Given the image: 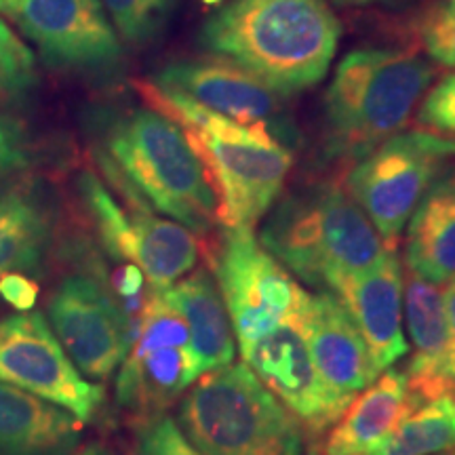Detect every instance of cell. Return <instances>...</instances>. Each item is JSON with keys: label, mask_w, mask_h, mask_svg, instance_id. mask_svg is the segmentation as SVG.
<instances>
[{"label": "cell", "mask_w": 455, "mask_h": 455, "mask_svg": "<svg viewBox=\"0 0 455 455\" xmlns=\"http://www.w3.org/2000/svg\"><path fill=\"white\" fill-rule=\"evenodd\" d=\"M241 355L255 378L315 435L327 430L346 411L323 384L298 323H284L244 346Z\"/></svg>", "instance_id": "4fadbf2b"}, {"label": "cell", "mask_w": 455, "mask_h": 455, "mask_svg": "<svg viewBox=\"0 0 455 455\" xmlns=\"http://www.w3.org/2000/svg\"><path fill=\"white\" fill-rule=\"evenodd\" d=\"M141 422L144 424L138 430V455H201L167 413L152 415Z\"/></svg>", "instance_id": "4316f807"}, {"label": "cell", "mask_w": 455, "mask_h": 455, "mask_svg": "<svg viewBox=\"0 0 455 455\" xmlns=\"http://www.w3.org/2000/svg\"><path fill=\"white\" fill-rule=\"evenodd\" d=\"M106 169L144 201L190 232L218 221L212 178L178 123L156 110L118 114L104 131Z\"/></svg>", "instance_id": "3957f363"}, {"label": "cell", "mask_w": 455, "mask_h": 455, "mask_svg": "<svg viewBox=\"0 0 455 455\" xmlns=\"http://www.w3.org/2000/svg\"><path fill=\"white\" fill-rule=\"evenodd\" d=\"M152 110L178 123L201 156L218 196V220L226 228H253L281 196L291 171L289 148L264 127H243L184 95L140 84Z\"/></svg>", "instance_id": "7a4b0ae2"}, {"label": "cell", "mask_w": 455, "mask_h": 455, "mask_svg": "<svg viewBox=\"0 0 455 455\" xmlns=\"http://www.w3.org/2000/svg\"><path fill=\"white\" fill-rule=\"evenodd\" d=\"M422 403L409 390L407 373L390 369L358 392L323 445L325 455H369L411 409Z\"/></svg>", "instance_id": "e0dca14e"}, {"label": "cell", "mask_w": 455, "mask_h": 455, "mask_svg": "<svg viewBox=\"0 0 455 455\" xmlns=\"http://www.w3.org/2000/svg\"><path fill=\"white\" fill-rule=\"evenodd\" d=\"M419 121L441 133H455V74L443 76L428 91L419 108Z\"/></svg>", "instance_id": "f546056e"}, {"label": "cell", "mask_w": 455, "mask_h": 455, "mask_svg": "<svg viewBox=\"0 0 455 455\" xmlns=\"http://www.w3.org/2000/svg\"><path fill=\"white\" fill-rule=\"evenodd\" d=\"M81 426L66 409L0 384V455H72Z\"/></svg>", "instance_id": "d6986e66"}, {"label": "cell", "mask_w": 455, "mask_h": 455, "mask_svg": "<svg viewBox=\"0 0 455 455\" xmlns=\"http://www.w3.org/2000/svg\"><path fill=\"white\" fill-rule=\"evenodd\" d=\"M203 3H204V4H218L220 0H203Z\"/></svg>", "instance_id": "8d00e7d4"}, {"label": "cell", "mask_w": 455, "mask_h": 455, "mask_svg": "<svg viewBox=\"0 0 455 455\" xmlns=\"http://www.w3.org/2000/svg\"><path fill=\"white\" fill-rule=\"evenodd\" d=\"M451 144H453V152H455V141H451Z\"/></svg>", "instance_id": "ab89813d"}, {"label": "cell", "mask_w": 455, "mask_h": 455, "mask_svg": "<svg viewBox=\"0 0 455 455\" xmlns=\"http://www.w3.org/2000/svg\"><path fill=\"white\" fill-rule=\"evenodd\" d=\"M213 272L241 348L284 323H299L310 299L291 272L258 243L253 228L221 232Z\"/></svg>", "instance_id": "52a82bcc"}, {"label": "cell", "mask_w": 455, "mask_h": 455, "mask_svg": "<svg viewBox=\"0 0 455 455\" xmlns=\"http://www.w3.org/2000/svg\"><path fill=\"white\" fill-rule=\"evenodd\" d=\"M53 228V204L38 181L0 188V276L41 270Z\"/></svg>", "instance_id": "ffe728a7"}, {"label": "cell", "mask_w": 455, "mask_h": 455, "mask_svg": "<svg viewBox=\"0 0 455 455\" xmlns=\"http://www.w3.org/2000/svg\"><path fill=\"white\" fill-rule=\"evenodd\" d=\"M451 152L453 144L441 135L409 131L382 141L350 171L346 184L348 195L371 221L386 247L395 249Z\"/></svg>", "instance_id": "ba28073f"}, {"label": "cell", "mask_w": 455, "mask_h": 455, "mask_svg": "<svg viewBox=\"0 0 455 455\" xmlns=\"http://www.w3.org/2000/svg\"><path fill=\"white\" fill-rule=\"evenodd\" d=\"M198 378L192 346L131 348L116 378V401L146 419L173 405Z\"/></svg>", "instance_id": "2e32d148"}, {"label": "cell", "mask_w": 455, "mask_h": 455, "mask_svg": "<svg viewBox=\"0 0 455 455\" xmlns=\"http://www.w3.org/2000/svg\"><path fill=\"white\" fill-rule=\"evenodd\" d=\"M72 455H112V451L104 445H100V443H91V445L83 447L81 451L72 453Z\"/></svg>", "instance_id": "d6a6232c"}, {"label": "cell", "mask_w": 455, "mask_h": 455, "mask_svg": "<svg viewBox=\"0 0 455 455\" xmlns=\"http://www.w3.org/2000/svg\"><path fill=\"white\" fill-rule=\"evenodd\" d=\"M38 87L36 60L32 51L0 17V106H20Z\"/></svg>", "instance_id": "d4e9b609"}, {"label": "cell", "mask_w": 455, "mask_h": 455, "mask_svg": "<svg viewBox=\"0 0 455 455\" xmlns=\"http://www.w3.org/2000/svg\"><path fill=\"white\" fill-rule=\"evenodd\" d=\"M178 0H101L131 44L155 41L167 26Z\"/></svg>", "instance_id": "484cf974"}, {"label": "cell", "mask_w": 455, "mask_h": 455, "mask_svg": "<svg viewBox=\"0 0 455 455\" xmlns=\"http://www.w3.org/2000/svg\"><path fill=\"white\" fill-rule=\"evenodd\" d=\"M329 291L339 298L365 339L375 373L409 352L403 333V270L395 249L367 270L339 278Z\"/></svg>", "instance_id": "5bb4252c"}, {"label": "cell", "mask_w": 455, "mask_h": 455, "mask_svg": "<svg viewBox=\"0 0 455 455\" xmlns=\"http://www.w3.org/2000/svg\"><path fill=\"white\" fill-rule=\"evenodd\" d=\"M443 291V306L447 318V350H445V378L455 382V281L445 283Z\"/></svg>", "instance_id": "1f68e13d"}, {"label": "cell", "mask_w": 455, "mask_h": 455, "mask_svg": "<svg viewBox=\"0 0 455 455\" xmlns=\"http://www.w3.org/2000/svg\"><path fill=\"white\" fill-rule=\"evenodd\" d=\"M422 41L436 64L455 70V11L451 7H439L426 15L422 24Z\"/></svg>", "instance_id": "83f0119b"}, {"label": "cell", "mask_w": 455, "mask_h": 455, "mask_svg": "<svg viewBox=\"0 0 455 455\" xmlns=\"http://www.w3.org/2000/svg\"><path fill=\"white\" fill-rule=\"evenodd\" d=\"M0 298L20 312H30L38 299V284L21 272L0 276Z\"/></svg>", "instance_id": "4dcf8cb0"}, {"label": "cell", "mask_w": 455, "mask_h": 455, "mask_svg": "<svg viewBox=\"0 0 455 455\" xmlns=\"http://www.w3.org/2000/svg\"><path fill=\"white\" fill-rule=\"evenodd\" d=\"M11 17L47 66L87 76L121 70L123 44L101 0H21Z\"/></svg>", "instance_id": "8fae6325"}, {"label": "cell", "mask_w": 455, "mask_h": 455, "mask_svg": "<svg viewBox=\"0 0 455 455\" xmlns=\"http://www.w3.org/2000/svg\"><path fill=\"white\" fill-rule=\"evenodd\" d=\"M327 390L348 407L358 392L375 382V369L355 318L331 291L310 293L298 323Z\"/></svg>", "instance_id": "9a60e30c"}, {"label": "cell", "mask_w": 455, "mask_h": 455, "mask_svg": "<svg viewBox=\"0 0 455 455\" xmlns=\"http://www.w3.org/2000/svg\"><path fill=\"white\" fill-rule=\"evenodd\" d=\"M123 195L127 196L135 232L131 264L144 272L155 291H164L195 270L201 255L198 241L178 221L156 218L133 190L123 188Z\"/></svg>", "instance_id": "7402d4cb"}, {"label": "cell", "mask_w": 455, "mask_h": 455, "mask_svg": "<svg viewBox=\"0 0 455 455\" xmlns=\"http://www.w3.org/2000/svg\"><path fill=\"white\" fill-rule=\"evenodd\" d=\"M164 301L184 316L198 375L235 361V329L221 299L218 283L204 270L192 272L161 291Z\"/></svg>", "instance_id": "44dd1931"}, {"label": "cell", "mask_w": 455, "mask_h": 455, "mask_svg": "<svg viewBox=\"0 0 455 455\" xmlns=\"http://www.w3.org/2000/svg\"><path fill=\"white\" fill-rule=\"evenodd\" d=\"M339 7H363V4H373L379 3V0H333Z\"/></svg>", "instance_id": "836d02e7"}, {"label": "cell", "mask_w": 455, "mask_h": 455, "mask_svg": "<svg viewBox=\"0 0 455 455\" xmlns=\"http://www.w3.org/2000/svg\"><path fill=\"white\" fill-rule=\"evenodd\" d=\"M0 384H9L91 422L104 403L100 384L83 378L41 312L0 321Z\"/></svg>", "instance_id": "9c48e42d"}, {"label": "cell", "mask_w": 455, "mask_h": 455, "mask_svg": "<svg viewBox=\"0 0 455 455\" xmlns=\"http://www.w3.org/2000/svg\"><path fill=\"white\" fill-rule=\"evenodd\" d=\"M308 455H325V453H323V447L321 445H312Z\"/></svg>", "instance_id": "d590c367"}, {"label": "cell", "mask_w": 455, "mask_h": 455, "mask_svg": "<svg viewBox=\"0 0 455 455\" xmlns=\"http://www.w3.org/2000/svg\"><path fill=\"white\" fill-rule=\"evenodd\" d=\"M32 161V146L24 124L0 112V180L26 169Z\"/></svg>", "instance_id": "f1b7e54d"}, {"label": "cell", "mask_w": 455, "mask_h": 455, "mask_svg": "<svg viewBox=\"0 0 455 455\" xmlns=\"http://www.w3.org/2000/svg\"><path fill=\"white\" fill-rule=\"evenodd\" d=\"M339 32L325 0H230L203 24L201 44L291 95L325 78Z\"/></svg>", "instance_id": "6da1fadb"}, {"label": "cell", "mask_w": 455, "mask_h": 455, "mask_svg": "<svg viewBox=\"0 0 455 455\" xmlns=\"http://www.w3.org/2000/svg\"><path fill=\"white\" fill-rule=\"evenodd\" d=\"M441 455H455V449H451V451H445V453H441Z\"/></svg>", "instance_id": "74e56055"}, {"label": "cell", "mask_w": 455, "mask_h": 455, "mask_svg": "<svg viewBox=\"0 0 455 455\" xmlns=\"http://www.w3.org/2000/svg\"><path fill=\"white\" fill-rule=\"evenodd\" d=\"M178 426L201 455H301V424L244 363L201 375Z\"/></svg>", "instance_id": "8992f818"}, {"label": "cell", "mask_w": 455, "mask_h": 455, "mask_svg": "<svg viewBox=\"0 0 455 455\" xmlns=\"http://www.w3.org/2000/svg\"><path fill=\"white\" fill-rule=\"evenodd\" d=\"M261 247L312 287L367 270L388 251L378 230L344 188L304 186L276 204L259 235Z\"/></svg>", "instance_id": "277c9868"}, {"label": "cell", "mask_w": 455, "mask_h": 455, "mask_svg": "<svg viewBox=\"0 0 455 455\" xmlns=\"http://www.w3.org/2000/svg\"><path fill=\"white\" fill-rule=\"evenodd\" d=\"M156 87L175 91L207 110L218 112L243 127L270 129L284 140L281 95L251 72L220 57L171 61L155 74Z\"/></svg>", "instance_id": "7c38bea8"}, {"label": "cell", "mask_w": 455, "mask_h": 455, "mask_svg": "<svg viewBox=\"0 0 455 455\" xmlns=\"http://www.w3.org/2000/svg\"><path fill=\"white\" fill-rule=\"evenodd\" d=\"M407 270L435 284L455 281V171L430 186L409 220Z\"/></svg>", "instance_id": "603a6c76"}, {"label": "cell", "mask_w": 455, "mask_h": 455, "mask_svg": "<svg viewBox=\"0 0 455 455\" xmlns=\"http://www.w3.org/2000/svg\"><path fill=\"white\" fill-rule=\"evenodd\" d=\"M53 333L78 371L104 382L123 365L135 333L114 295L100 278L70 275L49 299Z\"/></svg>", "instance_id": "30bf717a"}, {"label": "cell", "mask_w": 455, "mask_h": 455, "mask_svg": "<svg viewBox=\"0 0 455 455\" xmlns=\"http://www.w3.org/2000/svg\"><path fill=\"white\" fill-rule=\"evenodd\" d=\"M455 449V384L424 398L369 455H441Z\"/></svg>", "instance_id": "cb8c5ba5"}, {"label": "cell", "mask_w": 455, "mask_h": 455, "mask_svg": "<svg viewBox=\"0 0 455 455\" xmlns=\"http://www.w3.org/2000/svg\"><path fill=\"white\" fill-rule=\"evenodd\" d=\"M20 3L21 0H0V13L13 15V11L17 9V4Z\"/></svg>", "instance_id": "e575fe53"}, {"label": "cell", "mask_w": 455, "mask_h": 455, "mask_svg": "<svg viewBox=\"0 0 455 455\" xmlns=\"http://www.w3.org/2000/svg\"><path fill=\"white\" fill-rule=\"evenodd\" d=\"M403 306H405L413 358L409 365V390L415 398L441 395L455 382L445 378L447 318L439 284L426 281L407 270L403 278Z\"/></svg>", "instance_id": "ac0fdd59"}, {"label": "cell", "mask_w": 455, "mask_h": 455, "mask_svg": "<svg viewBox=\"0 0 455 455\" xmlns=\"http://www.w3.org/2000/svg\"><path fill=\"white\" fill-rule=\"evenodd\" d=\"M435 81L422 57L395 49H358L341 60L325 95L327 152L367 156L401 133Z\"/></svg>", "instance_id": "5b68a950"}, {"label": "cell", "mask_w": 455, "mask_h": 455, "mask_svg": "<svg viewBox=\"0 0 455 455\" xmlns=\"http://www.w3.org/2000/svg\"><path fill=\"white\" fill-rule=\"evenodd\" d=\"M449 7H451V9L455 11V0H451V4H449Z\"/></svg>", "instance_id": "f35d334b"}]
</instances>
